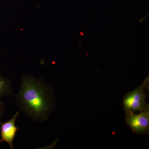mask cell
I'll return each mask as SVG.
<instances>
[{
	"mask_svg": "<svg viewBox=\"0 0 149 149\" xmlns=\"http://www.w3.org/2000/svg\"><path fill=\"white\" fill-rule=\"evenodd\" d=\"M13 96L19 110L34 122L47 121L55 108L53 89L42 77L31 73L22 75L19 91Z\"/></svg>",
	"mask_w": 149,
	"mask_h": 149,
	"instance_id": "6da1fadb",
	"label": "cell"
},
{
	"mask_svg": "<svg viewBox=\"0 0 149 149\" xmlns=\"http://www.w3.org/2000/svg\"><path fill=\"white\" fill-rule=\"evenodd\" d=\"M12 82L8 77H3L0 74V100L8 95L14 96L12 93Z\"/></svg>",
	"mask_w": 149,
	"mask_h": 149,
	"instance_id": "5b68a950",
	"label": "cell"
},
{
	"mask_svg": "<svg viewBox=\"0 0 149 149\" xmlns=\"http://www.w3.org/2000/svg\"><path fill=\"white\" fill-rule=\"evenodd\" d=\"M149 89V78L135 90L125 95L123 100V105L125 111L136 113L149 108L146 102Z\"/></svg>",
	"mask_w": 149,
	"mask_h": 149,
	"instance_id": "7a4b0ae2",
	"label": "cell"
},
{
	"mask_svg": "<svg viewBox=\"0 0 149 149\" xmlns=\"http://www.w3.org/2000/svg\"><path fill=\"white\" fill-rule=\"evenodd\" d=\"M125 112V121L133 132L137 134H148L149 108L139 113Z\"/></svg>",
	"mask_w": 149,
	"mask_h": 149,
	"instance_id": "3957f363",
	"label": "cell"
},
{
	"mask_svg": "<svg viewBox=\"0 0 149 149\" xmlns=\"http://www.w3.org/2000/svg\"><path fill=\"white\" fill-rule=\"evenodd\" d=\"M19 114V111L16 112L8 121L3 123L0 122V136L1 138L0 144L4 141L8 144L11 149H14V139L19 128L15 124L17 118Z\"/></svg>",
	"mask_w": 149,
	"mask_h": 149,
	"instance_id": "277c9868",
	"label": "cell"
},
{
	"mask_svg": "<svg viewBox=\"0 0 149 149\" xmlns=\"http://www.w3.org/2000/svg\"><path fill=\"white\" fill-rule=\"evenodd\" d=\"M5 110V107L4 102L2 100H0V122H1V118L4 113Z\"/></svg>",
	"mask_w": 149,
	"mask_h": 149,
	"instance_id": "8992f818",
	"label": "cell"
}]
</instances>
